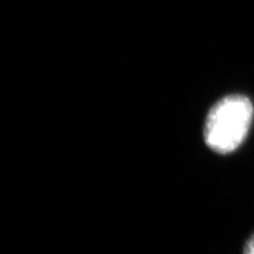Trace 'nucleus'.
Returning a JSON list of instances; mask_svg holds the SVG:
<instances>
[{
  "instance_id": "1",
  "label": "nucleus",
  "mask_w": 254,
  "mask_h": 254,
  "mask_svg": "<svg viewBox=\"0 0 254 254\" xmlns=\"http://www.w3.org/2000/svg\"><path fill=\"white\" fill-rule=\"evenodd\" d=\"M251 101L242 94H231L219 100L205 119L204 141L218 154H230L242 145L253 120Z\"/></svg>"
},
{
  "instance_id": "2",
  "label": "nucleus",
  "mask_w": 254,
  "mask_h": 254,
  "mask_svg": "<svg viewBox=\"0 0 254 254\" xmlns=\"http://www.w3.org/2000/svg\"><path fill=\"white\" fill-rule=\"evenodd\" d=\"M244 254H254V235H252L247 244H246Z\"/></svg>"
}]
</instances>
